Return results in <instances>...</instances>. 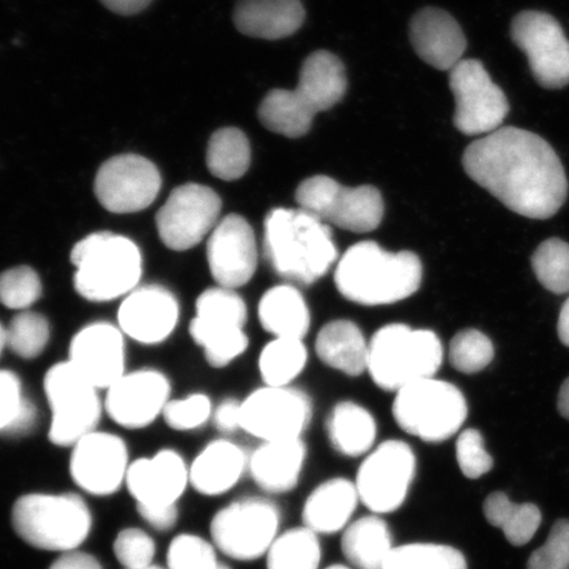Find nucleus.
I'll use <instances>...</instances> for the list:
<instances>
[{
    "mask_svg": "<svg viewBox=\"0 0 569 569\" xmlns=\"http://www.w3.org/2000/svg\"><path fill=\"white\" fill-rule=\"evenodd\" d=\"M308 361V350L301 339L276 338L262 350L260 372L269 387H288Z\"/></svg>",
    "mask_w": 569,
    "mask_h": 569,
    "instance_id": "4c0bfd02",
    "label": "nucleus"
},
{
    "mask_svg": "<svg viewBox=\"0 0 569 569\" xmlns=\"http://www.w3.org/2000/svg\"><path fill=\"white\" fill-rule=\"evenodd\" d=\"M101 2L118 16L131 17L144 11L152 0H101Z\"/></svg>",
    "mask_w": 569,
    "mask_h": 569,
    "instance_id": "5fc2aeb1",
    "label": "nucleus"
},
{
    "mask_svg": "<svg viewBox=\"0 0 569 569\" xmlns=\"http://www.w3.org/2000/svg\"><path fill=\"white\" fill-rule=\"evenodd\" d=\"M393 416L410 436L427 443H440L461 429L468 408L457 387L430 377L397 391Z\"/></svg>",
    "mask_w": 569,
    "mask_h": 569,
    "instance_id": "0eeeda50",
    "label": "nucleus"
},
{
    "mask_svg": "<svg viewBox=\"0 0 569 569\" xmlns=\"http://www.w3.org/2000/svg\"><path fill=\"white\" fill-rule=\"evenodd\" d=\"M533 273L553 295L569 293V244L552 238L543 241L531 258Z\"/></svg>",
    "mask_w": 569,
    "mask_h": 569,
    "instance_id": "ea45409f",
    "label": "nucleus"
},
{
    "mask_svg": "<svg viewBox=\"0 0 569 569\" xmlns=\"http://www.w3.org/2000/svg\"><path fill=\"white\" fill-rule=\"evenodd\" d=\"M312 417L308 395L288 387H267L241 403V429L264 442L301 438Z\"/></svg>",
    "mask_w": 569,
    "mask_h": 569,
    "instance_id": "dca6fc26",
    "label": "nucleus"
},
{
    "mask_svg": "<svg viewBox=\"0 0 569 569\" xmlns=\"http://www.w3.org/2000/svg\"><path fill=\"white\" fill-rule=\"evenodd\" d=\"M24 401L18 377L9 371H0V432L10 430Z\"/></svg>",
    "mask_w": 569,
    "mask_h": 569,
    "instance_id": "8fccbe9b",
    "label": "nucleus"
},
{
    "mask_svg": "<svg viewBox=\"0 0 569 569\" xmlns=\"http://www.w3.org/2000/svg\"><path fill=\"white\" fill-rule=\"evenodd\" d=\"M51 337L46 317L32 311H21L6 329V346L19 358L36 359L42 352Z\"/></svg>",
    "mask_w": 569,
    "mask_h": 569,
    "instance_id": "a19ab883",
    "label": "nucleus"
},
{
    "mask_svg": "<svg viewBox=\"0 0 569 569\" xmlns=\"http://www.w3.org/2000/svg\"><path fill=\"white\" fill-rule=\"evenodd\" d=\"M393 549L388 523L376 515L348 526L341 538V551L356 569H386Z\"/></svg>",
    "mask_w": 569,
    "mask_h": 569,
    "instance_id": "7c9ffc66",
    "label": "nucleus"
},
{
    "mask_svg": "<svg viewBox=\"0 0 569 569\" xmlns=\"http://www.w3.org/2000/svg\"><path fill=\"white\" fill-rule=\"evenodd\" d=\"M266 258L277 274L315 283L338 259L329 227L302 209H274L266 220Z\"/></svg>",
    "mask_w": 569,
    "mask_h": 569,
    "instance_id": "7ed1b4c3",
    "label": "nucleus"
},
{
    "mask_svg": "<svg viewBox=\"0 0 569 569\" xmlns=\"http://www.w3.org/2000/svg\"><path fill=\"white\" fill-rule=\"evenodd\" d=\"M161 174L151 160L127 153L113 156L99 168L94 190L99 203L113 213L146 210L158 198Z\"/></svg>",
    "mask_w": 569,
    "mask_h": 569,
    "instance_id": "f3484780",
    "label": "nucleus"
},
{
    "mask_svg": "<svg viewBox=\"0 0 569 569\" xmlns=\"http://www.w3.org/2000/svg\"><path fill=\"white\" fill-rule=\"evenodd\" d=\"M326 429L333 450L348 458H359L371 451L376 442L375 418L351 401L340 402L332 409Z\"/></svg>",
    "mask_w": 569,
    "mask_h": 569,
    "instance_id": "473e14b6",
    "label": "nucleus"
},
{
    "mask_svg": "<svg viewBox=\"0 0 569 569\" xmlns=\"http://www.w3.org/2000/svg\"><path fill=\"white\" fill-rule=\"evenodd\" d=\"M36 421V409L33 405L26 400L23 403V407H21V410L19 411L18 417L16 418V421L10 427V430L7 431V433H12V436H16V433H23L31 429Z\"/></svg>",
    "mask_w": 569,
    "mask_h": 569,
    "instance_id": "6e6d98bb",
    "label": "nucleus"
},
{
    "mask_svg": "<svg viewBox=\"0 0 569 569\" xmlns=\"http://www.w3.org/2000/svg\"><path fill=\"white\" fill-rule=\"evenodd\" d=\"M343 62L331 52L317 51L302 63L296 91L316 113L329 111L347 92Z\"/></svg>",
    "mask_w": 569,
    "mask_h": 569,
    "instance_id": "cd10ccee",
    "label": "nucleus"
},
{
    "mask_svg": "<svg viewBox=\"0 0 569 569\" xmlns=\"http://www.w3.org/2000/svg\"><path fill=\"white\" fill-rule=\"evenodd\" d=\"M246 466V455L238 446L217 440L196 459L189 479L199 493L218 496L237 486Z\"/></svg>",
    "mask_w": 569,
    "mask_h": 569,
    "instance_id": "c85d7f7f",
    "label": "nucleus"
},
{
    "mask_svg": "<svg viewBox=\"0 0 569 569\" xmlns=\"http://www.w3.org/2000/svg\"><path fill=\"white\" fill-rule=\"evenodd\" d=\"M12 525L36 549L73 551L89 536L91 515L77 495H27L13 505Z\"/></svg>",
    "mask_w": 569,
    "mask_h": 569,
    "instance_id": "423d86ee",
    "label": "nucleus"
},
{
    "mask_svg": "<svg viewBox=\"0 0 569 569\" xmlns=\"http://www.w3.org/2000/svg\"><path fill=\"white\" fill-rule=\"evenodd\" d=\"M49 569H102V566L89 553L68 551Z\"/></svg>",
    "mask_w": 569,
    "mask_h": 569,
    "instance_id": "864d4df0",
    "label": "nucleus"
},
{
    "mask_svg": "<svg viewBox=\"0 0 569 569\" xmlns=\"http://www.w3.org/2000/svg\"><path fill=\"white\" fill-rule=\"evenodd\" d=\"M6 347V329L0 325V355H2Z\"/></svg>",
    "mask_w": 569,
    "mask_h": 569,
    "instance_id": "bf43d9fd",
    "label": "nucleus"
},
{
    "mask_svg": "<svg viewBox=\"0 0 569 569\" xmlns=\"http://www.w3.org/2000/svg\"><path fill=\"white\" fill-rule=\"evenodd\" d=\"M178 302L160 287L132 290L119 309V325L128 337L144 345H158L173 332Z\"/></svg>",
    "mask_w": 569,
    "mask_h": 569,
    "instance_id": "4be33fe9",
    "label": "nucleus"
},
{
    "mask_svg": "<svg viewBox=\"0 0 569 569\" xmlns=\"http://www.w3.org/2000/svg\"><path fill=\"white\" fill-rule=\"evenodd\" d=\"M412 48L432 68L450 71L462 60L467 39L458 21L445 10L427 7L410 24Z\"/></svg>",
    "mask_w": 569,
    "mask_h": 569,
    "instance_id": "5701e85b",
    "label": "nucleus"
},
{
    "mask_svg": "<svg viewBox=\"0 0 569 569\" xmlns=\"http://www.w3.org/2000/svg\"><path fill=\"white\" fill-rule=\"evenodd\" d=\"M162 415L168 426L174 430H194L210 418L211 402L203 395H193L183 400L168 402Z\"/></svg>",
    "mask_w": 569,
    "mask_h": 569,
    "instance_id": "49530a36",
    "label": "nucleus"
},
{
    "mask_svg": "<svg viewBox=\"0 0 569 569\" xmlns=\"http://www.w3.org/2000/svg\"><path fill=\"white\" fill-rule=\"evenodd\" d=\"M417 459L402 440H387L362 461L356 478L360 501L375 515L400 509L416 478Z\"/></svg>",
    "mask_w": 569,
    "mask_h": 569,
    "instance_id": "f8f14e48",
    "label": "nucleus"
},
{
    "mask_svg": "<svg viewBox=\"0 0 569 569\" xmlns=\"http://www.w3.org/2000/svg\"><path fill=\"white\" fill-rule=\"evenodd\" d=\"M190 333L213 368H223L247 350V306L233 289L206 290L198 297Z\"/></svg>",
    "mask_w": 569,
    "mask_h": 569,
    "instance_id": "1a4fd4ad",
    "label": "nucleus"
},
{
    "mask_svg": "<svg viewBox=\"0 0 569 569\" xmlns=\"http://www.w3.org/2000/svg\"><path fill=\"white\" fill-rule=\"evenodd\" d=\"M139 513L156 530L168 531L174 528L178 519L176 503L172 505H138Z\"/></svg>",
    "mask_w": 569,
    "mask_h": 569,
    "instance_id": "3c124183",
    "label": "nucleus"
},
{
    "mask_svg": "<svg viewBox=\"0 0 569 569\" xmlns=\"http://www.w3.org/2000/svg\"><path fill=\"white\" fill-rule=\"evenodd\" d=\"M326 569H351V568H348V567L341 566V565H336V566H331V567L326 568Z\"/></svg>",
    "mask_w": 569,
    "mask_h": 569,
    "instance_id": "052dcab7",
    "label": "nucleus"
},
{
    "mask_svg": "<svg viewBox=\"0 0 569 569\" xmlns=\"http://www.w3.org/2000/svg\"><path fill=\"white\" fill-rule=\"evenodd\" d=\"M138 569H163V568L151 565V566H148V567H144V568H138Z\"/></svg>",
    "mask_w": 569,
    "mask_h": 569,
    "instance_id": "e2e57ef3",
    "label": "nucleus"
},
{
    "mask_svg": "<svg viewBox=\"0 0 569 569\" xmlns=\"http://www.w3.org/2000/svg\"><path fill=\"white\" fill-rule=\"evenodd\" d=\"M457 459L462 475L476 480L492 471L493 458L483 446V438L479 430L467 429L462 431L457 442Z\"/></svg>",
    "mask_w": 569,
    "mask_h": 569,
    "instance_id": "a18cd8bd",
    "label": "nucleus"
},
{
    "mask_svg": "<svg viewBox=\"0 0 569 569\" xmlns=\"http://www.w3.org/2000/svg\"><path fill=\"white\" fill-rule=\"evenodd\" d=\"M300 208L347 231L371 232L381 224L383 201L380 191L369 184L346 188L327 176L305 180L297 189Z\"/></svg>",
    "mask_w": 569,
    "mask_h": 569,
    "instance_id": "6e6552de",
    "label": "nucleus"
},
{
    "mask_svg": "<svg viewBox=\"0 0 569 569\" xmlns=\"http://www.w3.org/2000/svg\"><path fill=\"white\" fill-rule=\"evenodd\" d=\"M558 410L569 421V377L561 386L558 397Z\"/></svg>",
    "mask_w": 569,
    "mask_h": 569,
    "instance_id": "13d9d810",
    "label": "nucleus"
},
{
    "mask_svg": "<svg viewBox=\"0 0 569 569\" xmlns=\"http://www.w3.org/2000/svg\"><path fill=\"white\" fill-rule=\"evenodd\" d=\"M206 163L212 176L223 181H237L251 166V144L243 131L234 127L220 128L209 140Z\"/></svg>",
    "mask_w": 569,
    "mask_h": 569,
    "instance_id": "c9c22d12",
    "label": "nucleus"
},
{
    "mask_svg": "<svg viewBox=\"0 0 569 569\" xmlns=\"http://www.w3.org/2000/svg\"><path fill=\"white\" fill-rule=\"evenodd\" d=\"M359 501L358 489L350 480L339 478L320 483L305 502V528L316 533H336L343 530Z\"/></svg>",
    "mask_w": 569,
    "mask_h": 569,
    "instance_id": "bb28decb",
    "label": "nucleus"
},
{
    "mask_svg": "<svg viewBox=\"0 0 569 569\" xmlns=\"http://www.w3.org/2000/svg\"><path fill=\"white\" fill-rule=\"evenodd\" d=\"M306 459L301 438L273 440L256 450L248 461L249 471L258 486L268 493H288L297 487Z\"/></svg>",
    "mask_w": 569,
    "mask_h": 569,
    "instance_id": "a878e982",
    "label": "nucleus"
},
{
    "mask_svg": "<svg viewBox=\"0 0 569 569\" xmlns=\"http://www.w3.org/2000/svg\"><path fill=\"white\" fill-rule=\"evenodd\" d=\"M317 353L325 365L348 376H359L368 369L365 336L351 320H333L320 330Z\"/></svg>",
    "mask_w": 569,
    "mask_h": 569,
    "instance_id": "c756f323",
    "label": "nucleus"
},
{
    "mask_svg": "<svg viewBox=\"0 0 569 569\" xmlns=\"http://www.w3.org/2000/svg\"><path fill=\"white\" fill-rule=\"evenodd\" d=\"M466 173L519 216L550 219L565 204L563 163L539 134L501 127L471 142L462 154Z\"/></svg>",
    "mask_w": 569,
    "mask_h": 569,
    "instance_id": "f257e3e1",
    "label": "nucleus"
},
{
    "mask_svg": "<svg viewBox=\"0 0 569 569\" xmlns=\"http://www.w3.org/2000/svg\"><path fill=\"white\" fill-rule=\"evenodd\" d=\"M126 480L138 505H172L187 488L189 472L180 455L162 451L134 461Z\"/></svg>",
    "mask_w": 569,
    "mask_h": 569,
    "instance_id": "b1692460",
    "label": "nucleus"
},
{
    "mask_svg": "<svg viewBox=\"0 0 569 569\" xmlns=\"http://www.w3.org/2000/svg\"><path fill=\"white\" fill-rule=\"evenodd\" d=\"M465 555L451 546L409 543L395 547L386 569H467Z\"/></svg>",
    "mask_w": 569,
    "mask_h": 569,
    "instance_id": "58836bf2",
    "label": "nucleus"
},
{
    "mask_svg": "<svg viewBox=\"0 0 569 569\" xmlns=\"http://www.w3.org/2000/svg\"><path fill=\"white\" fill-rule=\"evenodd\" d=\"M450 88L457 103L453 124L461 133L480 137L501 128L509 101L481 61L462 59L450 70Z\"/></svg>",
    "mask_w": 569,
    "mask_h": 569,
    "instance_id": "ddd939ff",
    "label": "nucleus"
},
{
    "mask_svg": "<svg viewBox=\"0 0 569 569\" xmlns=\"http://www.w3.org/2000/svg\"><path fill=\"white\" fill-rule=\"evenodd\" d=\"M317 113L303 102L296 90L269 91L259 107V119L267 130L290 139L305 137Z\"/></svg>",
    "mask_w": 569,
    "mask_h": 569,
    "instance_id": "72a5a7b5",
    "label": "nucleus"
},
{
    "mask_svg": "<svg viewBox=\"0 0 569 569\" xmlns=\"http://www.w3.org/2000/svg\"><path fill=\"white\" fill-rule=\"evenodd\" d=\"M127 448L123 440L104 432H91L74 445L70 460L73 480L91 495L107 496L127 478Z\"/></svg>",
    "mask_w": 569,
    "mask_h": 569,
    "instance_id": "6ab92c4d",
    "label": "nucleus"
},
{
    "mask_svg": "<svg viewBox=\"0 0 569 569\" xmlns=\"http://www.w3.org/2000/svg\"><path fill=\"white\" fill-rule=\"evenodd\" d=\"M213 422L219 431L231 433L241 429V403L227 400L216 411Z\"/></svg>",
    "mask_w": 569,
    "mask_h": 569,
    "instance_id": "603ef678",
    "label": "nucleus"
},
{
    "mask_svg": "<svg viewBox=\"0 0 569 569\" xmlns=\"http://www.w3.org/2000/svg\"><path fill=\"white\" fill-rule=\"evenodd\" d=\"M52 425L49 439L57 446H74L94 432L101 418L97 388L83 379L70 362L49 369L44 381Z\"/></svg>",
    "mask_w": 569,
    "mask_h": 569,
    "instance_id": "9d476101",
    "label": "nucleus"
},
{
    "mask_svg": "<svg viewBox=\"0 0 569 569\" xmlns=\"http://www.w3.org/2000/svg\"><path fill=\"white\" fill-rule=\"evenodd\" d=\"M208 261L219 287L237 289L251 281L258 268L252 227L238 213L219 220L208 241Z\"/></svg>",
    "mask_w": 569,
    "mask_h": 569,
    "instance_id": "a211bd4d",
    "label": "nucleus"
},
{
    "mask_svg": "<svg viewBox=\"0 0 569 569\" xmlns=\"http://www.w3.org/2000/svg\"><path fill=\"white\" fill-rule=\"evenodd\" d=\"M70 259L76 267L77 293L91 302H109L130 295L140 281V249L122 234L91 233L78 241Z\"/></svg>",
    "mask_w": 569,
    "mask_h": 569,
    "instance_id": "20e7f679",
    "label": "nucleus"
},
{
    "mask_svg": "<svg viewBox=\"0 0 569 569\" xmlns=\"http://www.w3.org/2000/svg\"><path fill=\"white\" fill-rule=\"evenodd\" d=\"M40 277L31 267H17L0 274V303L7 309L27 310L40 300Z\"/></svg>",
    "mask_w": 569,
    "mask_h": 569,
    "instance_id": "37998d69",
    "label": "nucleus"
},
{
    "mask_svg": "<svg viewBox=\"0 0 569 569\" xmlns=\"http://www.w3.org/2000/svg\"><path fill=\"white\" fill-rule=\"evenodd\" d=\"M154 551L152 538L139 529H127L120 532L113 545V552L126 569L151 566Z\"/></svg>",
    "mask_w": 569,
    "mask_h": 569,
    "instance_id": "09e8293b",
    "label": "nucleus"
},
{
    "mask_svg": "<svg viewBox=\"0 0 569 569\" xmlns=\"http://www.w3.org/2000/svg\"><path fill=\"white\" fill-rule=\"evenodd\" d=\"M170 386L167 377L156 371L123 375L112 383L106 408L110 417L127 429L151 425L166 409Z\"/></svg>",
    "mask_w": 569,
    "mask_h": 569,
    "instance_id": "412c9836",
    "label": "nucleus"
},
{
    "mask_svg": "<svg viewBox=\"0 0 569 569\" xmlns=\"http://www.w3.org/2000/svg\"><path fill=\"white\" fill-rule=\"evenodd\" d=\"M213 569H231V568L229 566L218 563V566Z\"/></svg>",
    "mask_w": 569,
    "mask_h": 569,
    "instance_id": "680f3d73",
    "label": "nucleus"
},
{
    "mask_svg": "<svg viewBox=\"0 0 569 569\" xmlns=\"http://www.w3.org/2000/svg\"><path fill=\"white\" fill-rule=\"evenodd\" d=\"M222 201L211 188L187 183L176 188L156 217L162 243L173 251H188L219 222Z\"/></svg>",
    "mask_w": 569,
    "mask_h": 569,
    "instance_id": "2eb2a0df",
    "label": "nucleus"
},
{
    "mask_svg": "<svg viewBox=\"0 0 569 569\" xmlns=\"http://www.w3.org/2000/svg\"><path fill=\"white\" fill-rule=\"evenodd\" d=\"M320 543L308 528L290 529L274 539L267 552L268 569H318Z\"/></svg>",
    "mask_w": 569,
    "mask_h": 569,
    "instance_id": "e433bc0d",
    "label": "nucleus"
},
{
    "mask_svg": "<svg viewBox=\"0 0 569 569\" xmlns=\"http://www.w3.org/2000/svg\"><path fill=\"white\" fill-rule=\"evenodd\" d=\"M303 21L301 0H240L233 12L238 31L254 39L289 38Z\"/></svg>",
    "mask_w": 569,
    "mask_h": 569,
    "instance_id": "393cba45",
    "label": "nucleus"
},
{
    "mask_svg": "<svg viewBox=\"0 0 569 569\" xmlns=\"http://www.w3.org/2000/svg\"><path fill=\"white\" fill-rule=\"evenodd\" d=\"M483 515L516 547L528 545L542 523V513L536 505L511 502L502 492L488 496L483 502Z\"/></svg>",
    "mask_w": 569,
    "mask_h": 569,
    "instance_id": "f704fd0d",
    "label": "nucleus"
},
{
    "mask_svg": "<svg viewBox=\"0 0 569 569\" xmlns=\"http://www.w3.org/2000/svg\"><path fill=\"white\" fill-rule=\"evenodd\" d=\"M528 569H569V519L553 525L546 543L532 552Z\"/></svg>",
    "mask_w": 569,
    "mask_h": 569,
    "instance_id": "de8ad7c7",
    "label": "nucleus"
},
{
    "mask_svg": "<svg viewBox=\"0 0 569 569\" xmlns=\"http://www.w3.org/2000/svg\"><path fill=\"white\" fill-rule=\"evenodd\" d=\"M422 264L412 252H389L375 241L352 246L340 259L336 283L340 295L365 306L391 305L421 287Z\"/></svg>",
    "mask_w": 569,
    "mask_h": 569,
    "instance_id": "f03ea898",
    "label": "nucleus"
},
{
    "mask_svg": "<svg viewBox=\"0 0 569 569\" xmlns=\"http://www.w3.org/2000/svg\"><path fill=\"white\" fill-rule=\"evenodd\" d=\"M259 319L276 338L301 339L310 329V312L300 290L281 284L267 291L259 303Z\"/></svg>",
    "mask_w": 569,
    "mask_h": 569,
    "instance_id": "2f4dec72",
    "label": "nucleus"
},
{
    "mask_svg": "<svg viewBox=\"0 0 569 569\" xmlns=\"http://www.w3.org/2000/svg\"><path fill=\"white\" fill-rule=\"evenodd\" d=\"M511 39L528 56L533 78L549 90L569 84V40L549 13L523 11L511 23Z\"/></svg>",
    "mask_w": 569,
    "mask_h": 569,
    "instance_id": "4468645a",
    "label": "nucleus"
},
{
    "mask_svg": "<svg viewBox=\"0 0 569 569\" xmlns=\"http://www.w3.org/2000/svg\"><path fill=\"white\" fill-rule=\"evenodd\" d=\"M442 361L443 347L436 333L389 325L369 343L367 371L383 390L398 391L433 377Z\"/></svg>",
    "mask_w": 569,
    "mask_h": 569,
    "instance_id": "39448f33",
    "label": "nucleus"
},
{
    "mask_svg": "<svg viewBox=\"0 0 569 569\" xmlns=\"http://www.w3.org/2000/svg\"><path fill=\"white\" fill-rule=\"evenodd\" d=\"M558 336L561 343L569 347V297L559 315Z\"/></svg>",
    "mask_w": 569,
    "mask_h": 569,
    "instance_id": "4d7b16f0",
    "label": "nucleus"
},
{
    "mask_svg": "<svg viewBox=\"0 0 569 569\" xmlns=\"http://www.w3.org/2000/svg\"><path fill=\"white\" fill-rule=\"evenodd\" d=\"M495 358V347L487 336L478 330L460 331L451 340L450 361L455 369L473 375L486 369Z\"/></svg>",
    "mask_w": 569,
    "mask_h": 569,
    "instance_id": "79ce46f5",
    "label": "nucleus"
},
{
    "mask_svg": "<svg viewBox=\"0 0 569 569\" xmlns=\"http://www.w3.org/2000/svg\"><path fill=\"white\" fill-rule=\"evenodd\" d=\"M69 362L97 389H109L124 375L122 332L109 323H94L71 341Z\"/></svg>",
    "mask_w": 569,
    "mask_h": 569,
    "instance_id": "aec40b11",
    "label": "nucleus"
},
{
    "mask_svg": "<svg viewBox=\"0 0 569 569\" xmlns=\"http://www.w3.org/2000/svg\"><path fill=\"white\" fill-rule=\"evenodd\" d=\"M280 510L266 498H244L219 511L211 522L213 543L237 560L267 553L279 532Z\"/></svg>",
    "mask_w": 569,
    "mask_h": 569,
    "instance_id": "9b49d317",
    "label": "nucleus"
},
{
    "mask_svg": "<svg viewBox=\"0 0 569 569\" xmlns=\"http://www.w3.org/2000/svg\"><path fill=\"white\" fill-rule=\"evenodd\" d=\"M169 569H213L218 566L213 547L196 536L177 537L168 552Z\"/></svg>",
    "mask_w": 569,
    "mask_h": 569,
    "instance_id": "c03bdc74",
    "label": "nucleus"
}]
</instances>
